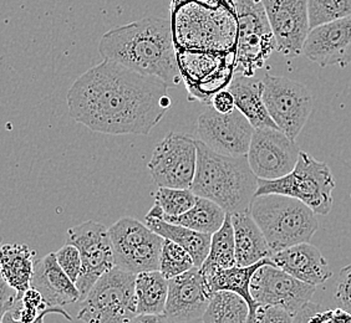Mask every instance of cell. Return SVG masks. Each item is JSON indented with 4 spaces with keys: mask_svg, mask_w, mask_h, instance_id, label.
Instances as JSON below:
<instances>
[{
    "mask_svg": "<svg viewBox=\"0 0 351 323\" xmlns=\"http://www.w3.org/2000/svg\"><path fill=\"white\" fill-rule=\"evenodd\" d=\"M303 54L320 68L351 64V16L311 29L305 40Z\"/></svg>",
    "mask_w": 351,
    "mask_h": 323,
    "instance_id": "17",
    "label": "cell"
},
{
    "mask_svg": "<svg viewBox=\"0 0 351 323\" xmlns=\"http://www.w3.org/2000/svg\"><path fill=\"white\" fill-rule=\"evenodd\" d=\"M137 315L136 275L115 266L82 298L77 320L84 323H128Z\"/></svg>",
    "mask_w": 351,
    "mask_h": 323,
    "instance_id": "6",
    "label": "cell"
},
{
    "mask_svg": "<svg viewBox=\"0 0 351 323\" xmlns=\"http://www.w3.org/2000/svg\"><path fill=\"white\" fill-rule=\"evenodd\" d=\"M226 216L227 213L217 203L212 202L207 198L197 196L196 204L193 205V208L189 209L182 216H167L162 219L172 224L183 225L198 233L212 235L221 229Z\"/></svg>",
    "mask_w": 351,
    "mask_h": 323,
    "instance_id": "26",
    "label": "cell"
},
{
    "mask_svg": "<svg viewBox=\"0 0 351 323\" xmlns=\"http://www.w3.org/2000/svg\"><path fill=\"white\" fill-rule=\"evenodd\" d=\"M197 162V140L171 132L156 146L147 167L157 187L191 189Z\"/></svg>",
    "mask_w": 351,
    "mask_h": 323,
    "instance_id": "10",
    "label": "cell"
},
{
    "mask_svg": "<svg viewBox=\"0 0 351 323\" xmlns=\"http://www.w3.org/2000/svg\"><path fill=\"white\" fill-rule=\"evenodd\" d=\"M212 107L216 109L219 114H230L236 109V101L230 90H219L218 92L213 94L210 100Z\"/></svg>",
    "mask_w": 351,
    "mask_h": 323,
    "instance_id": "35",
    "label": "cell"
},
{
    "mask_svg": "<svg viewBox=\"0 0 351 323\" xmlns=\"http://www.w3.org/2000/svg\"><path fill=\"white\" fill-rule=\"evenodd\" d=\"M233 266H237L234 229L232 216L227 214L221 229L212 234L210 253L199 269L204 276H208L217 270Z\"/></svg>",
    "mask_w": 351,
    "mask_h": 323,
    "instance_id": "27",
    "label": "cell"
},
{
    "mask_svg": "<svg viewBox=\"0 0 351 323\" xmlns=\"http://www.w3.org/2000/svg\"><path fill=\"white\" fill-rule=\"evenodd\" d=\"M197 196L192 189L158 187L155 194V205L147 214L154 216H182L196 204Z\"/></svg>",
    "mask_w": 351,
    "mask_h": 323,
    "instance_id": "29",
    "label": "cell"
},
{
    "mask_svg": "<svg viewBox=\"0 0 351 323\" xmlns=\"http://www.w3.org/2000/svg\"><path fill=\"white\" fill-rule=\"evenodd\" d=\"M237 109L243 114L252 126L256 129L261 128H276L277 123L273 121L263 100V82L253 76L237 74L228 85Z\"/></svg>",
    "mask_w": 351,
    "mask_h": 323,
    "instance_id": "20",
    "label": "cell"
},
{
    "mask_svg": "<svg viewBox=\"0 0 351 323\" xmlns=\"http://www.w3.org/2000/svg\"><path fill=\"white\" fill-rule=\"evenodd\" d=\"M270 259L279 269L313 286L326 283L334 275L320 250L309 242L282 250Z\"/></svg>",
    "mask_w": 351,
    "mask_h": 323,
    "instance_id": "18",
    "label": "cell"
},
{
    "mask_svg": "<svg viewBox=\"0 0 351 323\" xmlns=\"http://www.w3.org/2000/svg\"><path fill=\"white\" fill-rule=\"evenodd\" d=\"M66 242L75 245L82 259V272L76 286L85 298L96 281L116 266L108 228L88 220L68 230Z\"/></svg>",
    "mask_w": 351,
    "mask_h": 323,
    "instance_id": "11",
    "label": "cell"
},
{
    "mask_svg": "<svg viewBox=\"0 0 351 323\" xmlns=\"http://www.w3.org/2000/svg\"><path fill=\"white\" fill-rule=\"evenodd\" d=\"M35 251L25 244H7L1 246V279L21 297L32 287L34 276Z\"/></svg>",
    "mask_w": 351,
    "mask_h": 323,
    "instance_id": "22",
    "label": "cell"
},
{
    "mask_svg": "<svg viewBox=\"0 0 351 323\" xmlns=\"http://www.w3.org/2000/svg\"><path fill=\"white\" fill-rule=\"evenodd\" d=\"M202 323H250V306L237 294L218 291L212 297Z\"/></svg>",
    "mask_w": 351,
    "mask_h": 323,
    "instance_id": "28",
    "label": "cell"
},
{
    "mask_svg": "<svg viewBox=\"0 0 351 323\" xmlns=\"http://www.w3.org/2000/svg\"><path fill=\"white\" fill-rule=\"evenodd\" d=\"M169 83L104 60L69 88V114L105 135H149L171 107Z\"/></svg>",
    "mask_w": 351,
    "mask_h": 323,
    "instance_id": "1",
    "label": "cell"
},
{
    "mask_svg": "<svg viewBox=\"0 0 351 323\" xmlns=\"http://www.w3.org/2000/svg\"><path fill=\"white\" fill-rule=\"evenodd\" d=\"M311 30L351 16V0H308Z\"/></svg>",
    "mask_w": 351,
    "mask_h": 323,
    "instance_id": "31",
    "label": "cell"
},
{
    "mask_svg": "<svg viewBox=\"0 0 351 323\" xmlns=\"http://www.w3.org/2000/svg\"><path fill=\"white\" fill-rule=\"evenodd\" d=\"M198 162L192 192L224 209L227 214L250 210L258 189V178L247 155L217 153L197 140Z\"/></svg>",
    "mask_w": 351,
    "mask_h": 323,
    "instance_id": "3",
    "label": "cell"
},
{
    "mask_svg": "<svg viewBox=\"0 0 351 323\" xmlns=\"http://www.w3.org/2000/svg\"><path fill=\"white\" fill-rule=\"evenodd\" d=\"M315 287L291 276L276 265H264L252 279L250 292L259 306H276L295 315L311 301Z\"/></svg>",
    "mask_w": 351,
    "mask_h": 323,
    "instance_id": "14",
    "label": "cell"
},
{
    "mask_svg": "<svg viewBox=\"0 0 351 323\" xmlns=\"http://www.w3.org/2000/svg\"><path fill=\"white\" fill-rule=\"evenodd\" d=\"M250 211L263 231L273 254L309 242L319 228L317 213L291 196H254Z\"/></svg>",
    "mask_w": 351,
    "mask_h": 323,
    "instance_id": "4",
    "label": "cell"
},
{
    "mask_svg": "<svg viewBox=\"0 0 351 323\" xmlns=\"http://www.w3.org/2000/svg\"><path fill=\"white\" fill-rule=\"evenodd\" d=\"M334 298L339 309L351 313V263L340 271Z\"/></svg>",
    "mask_w": 351,
    "mask_h": 323,
    "instance_id": "33",
    "label": "cell"
},
{
    "mask_svg": "<svg viewBox=\"0 0 351 323\" xmlns=\"http://www.w3.org/2000/svg\"><path fill=\"white\" fill-rule=\"evenodd\" d=\"M117 268L132 274L160 270L162 236L134 218H122L108 228Z\"/></svg>",
    "mask_w": 351,
    "mask_h": 323,
    "instance_id": "8",
    "label": "cell"
},
{
    "mask_svg": "<svg viewBox=\"0 0 351 323\" xmlns=\"http://www.w3.org/2000/svg\"><path fill=\"white\" fill-rule=\"evenodd\" d=\"M270 27L277 42V51L287 57L303 54L311 33L308 0H262Z\"/></svg>",
    "mask_w": 351,
    "mask_h": 323,
    "instance_id": "15",
    "label": "cell"
},
{
    "mask_svg": "<svg viewBox=\"0 0 351 323\" xmlns=\"http://www.w3.org/2000/svg\"><path fill=\"white\" fill-rule=\"evenodd\" d=\"M215 291L199 268L169 280V298L163 315L171 323L202 322Z\"/></svg>",
    "mask_w": 351,
    "mask_h": 323,
    "instance_id": "16",
    "label": "cell"
},
{
    "mask_svg": "<svg viewBox=\"0 0 351 323\" xmlns=\"http://www.w3.org/2000/svg\"><path fill=\"white\" fill-rule=\"evenodd\" d=\"M32 287L40 292L50 307H64L82 300L76 283L61 269L55 253L35 260Z\"/></svg>",
    "mask_w": 351,
    "mask_h": 323,
    "instance_id": "19",
    "label": "cell"
},
{
    "mask_svg": "<svg viewBox=\"0 0 351 323\" xmlns=\"http://www.w3.org/2000/svg\"><path fill=\"white\" fill-rule=\"evenodd\" d=\"M193 323H202V322H193Z\"/></svg>",
    "mask_w": 351,
    "mask_h": 323,
    "instance_id": "41",
    "label": "cell"
},
{
    "mask_svg": "<svg viewBox=\"0 0 351 323\" xmlns=\"http://www.w3.org/2000/svg\"><path fill=\"white\" fill-rule=\"evenodd\" d=\"M145 224L149 227V229L154 230L158 235L162 236L163 239L176 242L180 246H182L183 249L187 250L193 257L196 268L202 266L210 253L212 235L198 233L183 225L172 224L162 218L149 216V214L145 218Z\"/></svg>",
    "mask_w": 351,
    "mask_h": 323,
    "instance_id": "24",
    "label": "cell"
},
{
    "mask_svg": "<svg viewBox=\"0 0 351 323\" xmlns=\"http://www.w3.org/2000/svg\"><path fill=\"white\" fill-rule=\"evenodd\" d=\"M254 131L248 118L237 108L230 114H219L212 107L197 120L198 140L224 155H248Z\"/></svg>",
    "mask_w": 351,
    "mask_h": 323,
    "instance_id": "12",
    "label": "cell"
},
{
    "mask_svg": "<svg viewBox=\"0 0 351 323\" xmlns=\"http://www.w3.org/2000/svg\"><path fill=\"white\" fill-rule=\"evenodd\" d=\"M322 306L309 301L294 315V323H322Z\"/></svg>",
    "mask_w": 351,
    "mask_h": 323,
    "instance_id": "36",
    "label": "cell"
},
{
    "mask_svg": "<svg viewBox=\"0 0 351 323\" xmlns=\"http://www.w3.org/2000/svg\"><path fill=\"white\" fill-rule=\"evenodd\" d=\"M169 280L160 270L136 275L138 315H163L169 298Z\"/></svg>",
    "mask_w": 351,
    "mask_h": 323,
    "instance_id": "25",
    "label": "cell"
},
{
    "mask_svg": "<svg viewBox=\"0 0 351 323\" xmlns=\"http://www.w3.org/2000/svg\"><path fill=\"white\" fill-rule=\"evenodd\" d=\"M263 100L278 128L295 140L313 111V96L304 85L284 76L265 74Z\"/></svg>",
    "mask_w": 351,
    "mask_h": 323,
    "instance_id": "9",
    "label": "cell"
},
{
    "mask_svg": "<svg viewBox=\"0 0 351 323\" xmlns=\"http://www.w3.org/2000/svg\"><path fill=\"white\" fill-rule=\"evenodd\" d=\"M50 313H58V315H62V316L65 317L66 320L69 321H73V318L71 316L69 315L66 311L64 310L62 307H49L45 311H43L40 313V316L36 318V321L33 323H44V318L47 316V315H50ZM1 323H21V321H18L15 317L10 313V312H7L4 316L1 317Z\"/></svg>",
    "mask_w": 351,
    "mask_h": 323,
    "instance_id": "38",
    "label": "cell"
},
{
    "mask_svg": "<svg viewBox=\"0 0 351 323\" xmlns=\"http://www.w3.org/2000/svg\"><path fill=\"white\" fill-rule=\"evenodd\" d=\"M19 298L18 292L9 286V283L1 279V286H0V317L4 316L8 311L12 310L16 300Z\"/></svg>",
    "mask_w": 351,
    "mask_h": 323,
    "instance_id": "37",
    "label": "cell"
},
{
    "mask_svg": "<svg viewBox=\"0 0 351 323\" xmlns=\"http://www.w3.org/2000/svg\"><path fill=\"white\" fill-rule=\"evenodd\" d=\"M264 265H274V263L270 257H267L262 261L250 266H233L230 269L217 270L208 276H206L210 283V289L215 292L230 291L243 297L245 302L250 306V323H253L254 321L258 307H259V305L252 296L250 283L254 274Z\"/></svg>",
    "mask_w": 351,
    "mask_h": 323,
    "instance_id": "23",
    "label": "cell"
},
{
    "mask_svg": "<svg viewBox=\"0 0 351 323\" xmlns=\"http://www.w3.org/2000/svg\"><path fill=\"white\" fill-rule=\"evenodd\" d=\"M253 323H294V315L276 306H259Z\"/></svg>",
    "mask_w": 351,
    "mask_h": 323,
    "instance_id": "34",
    "label": "cell"
},
{
    "mask_svg": "<svg viewBox=\"0 0 351 323\" xmlns=\"http://www.w3.org/2000/svg\"><path fill=\"white\" fill-rule=\"evenodd\" d=\"M300 152L295 140L280 129L261 128L254 131L247 158L259 179L274 181L295 168Z\"/></svg>",
    "mask_w": 351,
    "mask_h": 323,
    "instance_id": "13",
    "label": "cell"
},
{
    "mask_svg": "<svg viewBox=\"0 0 351 323\" xmlns=\"http://www.w3.org/2000/svg\"><path fill=\"white\" fill-rule=\"evenodd\" d=\"M322 323H351V313L343 309L323 310Z\"/></svg>",
    "mask_w": 351,
    "mask_h": 323,
    "instance_id": "39",
    "label": "cell"
},
{
    "mask_svg": "<svg viewBox=\"0 0 351 323\" xmlns=\"http://www.w3.org/2000/svg\"><path fill=\"white\" fill-rule=\"evenodd\" d=\"M230 216L234 229L237 266H250L271 257L268 242L250 210Z\"/></svg>",
    "mask_w": 351,
    "mask_h": 323,
    "instance_id": "21",
    "label": "cell"
},
{
    "mask_svg": "<svg viewBox=\"0 0 351 323\" xmlns=\"http://www.w3.org/2000/svg\"><path fill=\"white\" fill-rule=\"evenodd\" d=\"M238 74L253 76L262 68L277 42L262 0H236Z\"/></svg>",
    "mask_w": 351,
    "mask_h": 323,
    "instance_id": "7",
    "label": "cell"
},
{
    "mask_svg": "<svg viewBox=\"0 0 351 323\" xmlns=\"http://www.w3.org/2000/svg\"><path fill=\"white\" fill-rule=\"evenodd\" d=\"M335 179L330 167L306 152H300L295 168L279 179H259L256 196L282 194L304 203L317 216H328L332 208Z\"/></svg>",
    "mask_w": 351,
    "mask_h": 323,
    "instance_id": "5",
    "label": "cell"
},
{
    "mask_svg": "<svg viewBox=\"0 0 351 323\" xmlns=\"http://www.w3.org/2000/svg\"><path fill=\"white\" fill-rule=\"evenodd\" d=\"M196 265L193 257L189 251L183 249L178 244L165 239L163 240L161 257H160V271L166 279H175L182 275Z\"/></svg>",
    "mask_w": 351,
    "mask_h": 323,
    "instance_id": "30",
    "label": "cell"
},
{
    "mask_svg": "<svg viewBox=\"0 0 351 323\" xmlns=\"http://www.w3.org/2000/svg\"><path fill=\"white\" fill-rule=\"evenodd\" d=\"M128 323H171L165 315H137Z\"/></svg>",
    "mask_w": 351,
    "mask_h": 323,
    "instance_id": "40",
    "label": "cell"
},
{
    "mask_svg": "<svg viewBox=\"0 0 351 323\" xmlns=\"http://www.w3.org/2000/svg\"><path fill=\"white\" fill-rule=\"evenodd\" d=\"M55 254H56V259H58V263L60 265L61 269L66 272V275L75 283H77L82 272V254L79 249L73 244L66 242Z\"/></svg>",
    "mask_w": 351,
    "mask_h": 323,
    "instance_id": "32",
    "label": "cell"
},
{
    "mask_svg": "<svg viewBox=\"0 0 351 323\" xmlns=\"http://www.w3.org/2000/svg\"><path fill=\"white\" fill-rule=\"evenodd\" d=\"M99 51L104 60L158 77L169 86H177L182 81L173 27L162 18L146 16L108 30L102 35Z\"/></svg>",
    "mask_w": 351,
    "mask_h": 323,
    "instance_id": "2",
    "label": "cell"
}]
</instances>
